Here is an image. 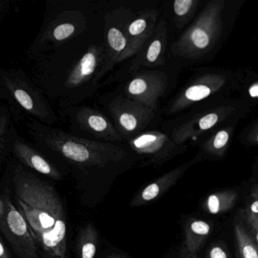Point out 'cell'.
<instances>
[{
  "instance_id": "cell-1",
  "label": "cell",
  "mask_w": 258,
  "mask_h": 258,
  "mask_svg": "<svg viewBox=\"0 0 258 258\" xmlns=\"http://www.w3.org/2000/svg\"><path fill=\"white\" fill-rule=\"evenodd\" d=\"M16 203L34 238L52 256L67 258V220L56 190L16 163L12 168Z\"/></svg>"
},
{
  "instance_id": "cell-2",
  "label": "cell",
  "mask_w": 258,
  "mask_h": 258,
  "mask_svg": "<svg viewBox=\"0 0 258 258\" xmlns=\"http://www.w3.org/2000/svg\"><path fill=\"white\" fill-rule=\"evenodd\" d=\"M27 129L33 143L43 152L84 173L123 168L136 157L126 143L91 141L36 120L28 121Z\"/></svg>"
},
{
  "instance_id": "cell-3",
  "label": "cell",
  "mask_w": 258,
  "mask_h": 258,
  "mask_svg": "<svg viewBox=\"0 0 258 258\" xmlns=\"http://www.w3.org/2000/svg\"><path fill=\"white\" fill-rule=\"evenodd\" d=\"M1 96L23 110L36 120L52 126L58 121L43 90L21 69H2L0 72Z\"/></svg>"
},
{
  "instance_id": "cell-4",
  "label": "cell",
  "mask_w": 258,
  "mask_h": 258,
  "mask_svg": "<svg viewBox=\"0 0 258 258\" xmlns=\"http://www.w3.org/2000/svg\"><path fill=\"white\" fill-rule=\"evenodd\" d=\"M105 59L103 45H90L69 69L61 81L60 95L63 98L60 106L78 105V102L92 96L99 85L98 76Z\"/></svg>"
},
{
  "instance_id": "cell-5",
  "label": "cell",
  "mask_w": 258,
  "mask_h": 258,
  "mask_svg": "<svg viewBox=\"0 0 258 258\" xmlns=\"http://www.w3.org/2000/svg\"><path fill=\"white\" fill-rule=\"evenodd\" d=\"M100 103L125 143L145 132L154 115L153 109L119 91L101 96Z\"/></svg>"
},
{
  "instance_id": "cell-6",
  "label": "cell",
  "mask_w": 258,
  "mask_h": 258,
  "mask_svg": "<svg viewBox=\"0 0 258 258\" xmlns=\"http://www.w3.org/2000/svg\"><path fill=\"white\" fill-rule=\"evenodd\" d=\"M61 115L68 117L71 134L99 143H125L110 117L93 107L71 105L61 107Z\"/></svg>"
},
{
  "instance_id": "cell-7",
  "label": "cell",
  "mask_w": 258,
  "mask_h": 258,
  "mask_svg": "<svg viewBox=\"0 0 258 258\" xmlns=\"http://www.w3.org/2000/svg\"><path fill=\"white\" fill-rule=\"evenodd\" d=\"M0 230L19 258H39L37 243L29 224L8 191L0 196Z\"/></svg>"
},
{
  "instance_id": "cell-8",
  "label": "cell",
  "mask_w": 258,
  "mask_h": 258,
  "mask_svg": "<svg viewBox=\"0 0 258 258\" xmlns=\"http://www.w3.org/2000/svg\"><path fill=\"white\" fill-rule=\"evenodd\" d=\"M134 17L131 9L119 7L105 16L104 43L105 59L98 76L100 81L109 73L118 63L130 58V43L126 34V27Z\"/></svg>"
},
{
  "instance_id": "cell-9",
  "label": "cell",
  "mask_w": 258,
  "mask_h": 258,
  "mask_svg": "<svg viewBox=\"0 0 258 258\" xmlns=\"http://www.w3.org/2000/svg\"><path fill=\"white\" fill-rule=\"evenodd\" d=\"M87 19L81 12L68 10L47 25L34 42L36 52H47L59 47L87 29Z\"/></svg>"
},
{
  "instance_id": "cell-10",
  "label": "cell",
  "mask_w": 258,
  "mask_h": 258,
  "mask_svg": "<svg viewBox=\"0 0 258 258\" xmlns=\"http://www.w3.org/2000/svg\"><path fill=\"white\" fill-rule=\"evenodd\" d=\"M10 152L24 166L55 180H61L63 175L54 163L45 155V152L22 138L15 128L12 133Z\"/></svg>"
},
{
  "instance_id": "cell-11",
  "label": "cell",
  "mask_w": 258,
  "mask_h": 258,
  "mask_svg": "<svg viewBox=\"0 0 258 258\" xmlns=\"http://www.w3.org/2000/svg\"><path fill=\"white\" fill-rule=\"evenodd\" d=\"M161 87V78L156 72L141 70L131 75L119 92L129 99L155 110Z\"/></svg>"
},
{
  "instance_id": "cell-12",
  "label": "cell",
  "mask_w": 258,
  "mask_h": 258,
  "mask_svg": "<svg viewBox=\"0 0 258 258\" xmlns=\"http://www.w3.org/2000/svg\"><path fill=\"white\" fill-rule=\"evenodd\" d=\"M167 140L164 134L155 131H145L126 142L136 156L142 158L141 167L154 165L165 157Z\"/></svg>"
},
{
  "instance_id": "cell-13",
  "label": "cell",
  "mask_w": 258,
  "mask_h": 258,
  "mask_svg": "<svg viewBox=\"0 0 258 258\" xmlns=\"http://www.w3.org/2000/svg\"><path fill=\"white\" fill-rule=\"evenodd\" d=\"M156 17L151 10L142 11L130 21L126 34L130 43V57L135 56L153 35Z\"/></svg>"
},
{
  "instance_id": "cell-14",
  "label": "cell",
  "mask_w": 258,
  "mask_h": 258,
  "mask_svg": "<svg viewBox=\"0 0 258 258\" xmlns=\"http://www.w3.org/2000/svg\"><path fill=\"white\" fill-rule=\"evenodd\" d=\"M179 176L180 171L176 170L155 179L133 198L130 207L136 208L143 206L159 199L174 185Z\"/></svg>"
},
{
  "instance_id": "cell-15",
  "label": "cell",
  "mask_w": 258,
  "mask_h": 258,
  "mask_svg": "<svg viewBox=\"0 0 258 258\" xmlns=\"http://www.w3.org/2000/svg\"><path fill=\"white\" fill-rule=\"evenodd\" d=\"M160 32L154 33L150 39L145 43L140 52L134 56L129 66L128 73L132 75L141 71L143 67L151 68L161 61L163 50V41Z\"/></svg>"
},
{
  "instance_id": "cell-16",
  "label": "cell",
  "mask_w": 258,
  "mask_h": 258,
  "mask_svg": "<svg viewBox=\"0 0 258 258\" xmlns=\"http://www.w3.org/2000/svg\"><path fill=\"white\" fill-rule=\"evenodd\" d=\"M211 226L205 220L191 219L187 222L185 229V247L190 254H195L200 249L211 233Z\"/></svg>"
},
{
  "instance_id": "cell-17",
  "label": "cell",
  "mask_w": 258,
  "mask_h": 258,
  "mask_svg": "<svg viewBox=\"0 0 258 258\" xmlns=\"http://www.w3.org/2000/svg\"><path fill=\"white\" fill-rule=\"evenodd\" d=\"M234 232L238 257L258 258V244L250 231L241 222L236 221L234 224Z\"/></svg>"
},
{
  "instance_id": "cell-18",
  "label": "cell",
  "mask_w": 258,
  "mask_h": 258,
  "mask_svg": "<svg viewBox=\"0 0 258 258\" xmlns=\"http://www.w3.org/2000/svg\"><path fill=\"white\" fill-rule=\"evenodd\" d=\"M238 199L234 190L217 191L208 196L204 202V208L211 214H220L233 208Z\"/></svg>"
},
{
  "instance_id": "cell-19",
  "label": "cell",
  "mask_w": 258,
  "mask_h": 258,
  "mask_svg": "<svg viewBox=\"0 0 258 258\" xmlns=\"http://www.w3.org/2000/svg\"><path fill=\"white\" fill-rule=\"evenodd\" d=\"M98 245V232L93 223L84 226L78 235L77 249L79 258H94Z\"/></svg>"
},
{
  "instance_id": "cell-20",
  "label": "cell",
  "mask_w": 258,
  "mask_h": 258,
  "mask_svg": "<svg viewBox=\"0 0 258 258\" xmlns=\"http://www.w3.org/2000/svg\"><path fill=\"white\" fill-rule=\"evenodd\" d=\"M13 128L11 113L8 107L2 104L0 108V161L2 164L10 152Z\"/></svg>"
},
{
  "instance_id": "cell-21",
  "label": "cell",
  "mask_w": 258,
  "mask_h": 258,
  "mask_svg": "<svg viewBox=\"0 0 258 258\" xmlns=\"http://www.w3.org/2000/svg\"><path fill=\"white\" fill-rule=\"evenodd\" d=\"M211 94V90L205 85L193 86L185 91L187 99L191 101H200Z\"/></svg>"
},
{
  "instance_id": "cell-22",
  "label": "cell",
  "mask_w": 258,
  "mask_h": 258,
  "mask_svg": "<svg viewBox=\"0 0 258 258\" xmlns=\"http://www.w3.org/2000/svg\"><path fill=\"white\" fill-rule=\"evenodd\" d=\"M241 215L247 222L250 234H251L252 236L253 237L258 244V216L251 214L247 210H245Z\"/></svg>"
},
{
  "instance_id": "cell-23",
  "label": "cell",
  "mask_w": 258,
  "mask_h": 258,
  "mask_svg": "<svg viewBox=\"0 0 258 258\" xmlns=\"http://www.w3.org/2000/svg\"><path fill=\"white\" fill-rule=\"evenodd\" d=\"M193 43L197 47L204 49L209 44V37L208 34L201 29H196L191 34Z\"/></svg>"
},
{
  "instance_id": "cell-24",
  "label": "cell",
  "mask_w": 258,
  "mask_h": 258,
  "mask_svg": "<svg viewBox=\"0 0 258 258\" xmlns=\"http://www.w3.org/2000/svg\"><path fill=\"white\" fill-rule=\"evenodd\" d=\"M192 4V0H176L173 4L175 13L178 16H183L188 13Z\"/></svg>"
},
{
  "instance_id": "cell-25",
  "label": "cell",
  "mask_w": 258,
  "mask_h": 258,
  "mask_svg": "<svg viewBox=\"0 0 258 258\" xmlns=\"http://www.w3.org/2000/svg\"><path fill=\"white\" fill-rule=\"evenodd\" d=\"M246 210L251 214L258 216V186L252 188L250 200Z\"/></svg>"
},
{
  "instance_id": "cell-26",
  "label": "cell",
  "mask_w": 258,
  "mask_h": 258,
  "mask_svg": "<svg viewBox=\"0 0 258 258\" xmlns=\"http://www.w3.org/2000/svg\"><path fill=\"white\" fill-rule=\"evenodd\" d=\"M218 120V117L216 114H210L205 116L199 121V126L202 130H208L212 127Z\"/></svg>"
},
{
  "instance_id": "cell-27",
  "label": "cell",
  "mask_w": 258,
  "mask_h": 258,
  "mask_svg": "<svg viewBox=\"0 0 258 258\" xmlns=\"http://www.w3.org/2000/svg\"><path fill=\"white\" fill-rule=\"evenodd\" d=\"M207 258H230L226 250L218 245H214L208 250Z\"/></svg>"
},
{
  "instance_id": "cell-28",
  "label": "cell",
  "mask_w": 258,
  "mask_h": 258,
  "mask_svg": "<svg viewBox=\"0 0 258 258\" xmlns=\"http://www.w3.org/2000/svg\"><path fill=\"white\" fill-rule=\"evenodd\" d=\"M228 140H229V135H228L227 132L224 131H220L216 136L214 142V147L217 149H221L227 143Z\"/></svg>"
},
{
  "instance_id": "cell-29",
  "label": "cell",
  "mask_w": 258,
  "mask_h": 258,
  "mask_svg": "<svg viewBox=\"0 0 258 258\" xmlns=\"http://www.w3.org/2000/svg\"><path fill=\"white\" fill-rule=\"evenodd\" d=\"M0 258H12L10 250L2 238H0Z\"/></svg>"
},
{
  "instance_id": "cell-30",
  "label": "cell",
  "mask_w": 258,
  "mask_h": 258,
  "mask_svg": "<svg viewBox=\"0 0 258 258\" xmlns=\"http://www.w3.org/2000/svg\"><path fill=\"white\" fill-rule=\"evenodd\" d=\"M249 93L252 97H258V84L250 87Z\"/></svg>"
},
{
  "instance_id": "cell-31",
  "label": "cell",
  "mask_w": 258,
  "mask_h": 258,
  "mask_svg": "<svg viewBox=\"0 0 258 258\" xmlns=\"http://www.w3.org/2000/svg\"><path fill=\"white\" fill-rule=\"evenodd\" d=\"M190 256L191 254L187 251L186 249H185V250H182L179 258H190Z\"/></svg>"
},
{
  "instance_id": "cell-32",
  "label": "cell",
  "mask_w": 258,
  "mask_h": 258,
  "mask_svg": "<svg viewBox=\"0 0 258 258\" xmlns=\"http://www.w3.org/2000/svg\"><path fill=\"white\" fill-rule=\"evenodd\" d=\"M108 258H127L124 255H120V254H116L112 255V256H108Z\"/></svg>"
},
{
  "instance_id": "cell-33",
  "label": "cell",
  "mask_w": 258,
  "mask_h": 258,
  "mask_svg": "<svg viewBox=\"0 0 258 258\" xmlns=\"http://www.w3.org/2000/svg\"><path fill=\"white\" fill-rule=\"evenodd\" d=\"M190 258H196V256H191H191H190Z\"/></svg>"
},
{
  "instance_id": "cell-34",
  "label": "cell",
  "mask_w": 258,
  "mask_h": 258,
  "mask_svg": "<svg viewBox=\"0 0 258 258\" xmlns=\"http://www.w3.org/2000/svg\"><path fill=\"white\" fill-rule=\"evenodd\" d=\"M236 258H238V256H237V255H236Z\"/></svg>"
},
{
  "instance_id": "cell-35",
  "label": "cell",
  "mask_w": 258,
  "mask_h": 258,
  "mask_svg": "<svg viewBox=\"0 0 258 258\" xmlns=\"http://www.w3.org/2000/svg\"><path fill=\"white\" fill-rule=\"evenodd\" d=\"M257 142H258V137H257Z\"/></svg>"
}]
</instances>
